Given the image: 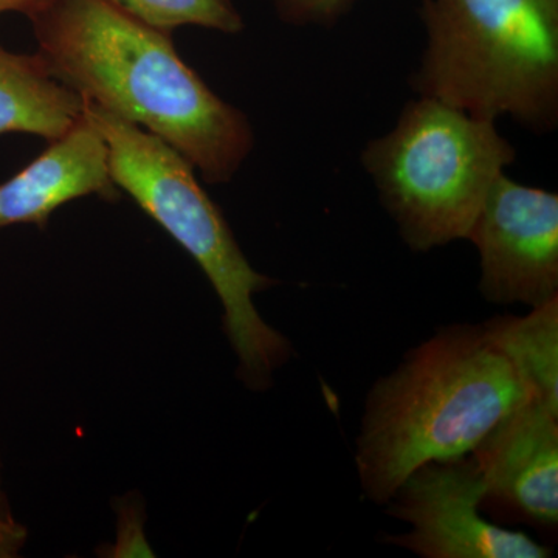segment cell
Instances as JSON below:
<instances>
[{
    "mask_svg": "<svg viewBox=\"0 0 558 558\" xmlns=\"http://www.w3.org/2000/svg\"><path fill=\"white\" fill-rule=\"evenodd\" d=\"M84 113L108 146L110 179L196 260L223 307V330L250 391L274 385L293 357L284 333L266 322L255 296L278 284L253 269L218 204L202 189L193 165L167 142L84 101Z\"/></svg>",
    "mask_w": 558,
    "mask_h": 558,
    "instance_id": "obj_3",
    "label": "cell"
},
{
    "mask_svg": "<svg viewBox=\"0 0 558 558\" xmlns=\"http://www.w3.org/2000/svg\"><path fill=\"white\" fill-rule=\"evenodd\" d=\"M483 323L534 399L558 410V299Z\"/></svg>",
    "mask_w": 558,
    "mask_h": 558,
    "instance_id": "obj_11",
    "label": "cell"
},
{
    "mask_svg": "<svg viewBox=\"0 0 558 558\" xmlns=\"http://www.w3.org/2000/svg\"><path fill=\"white\" fill-rule=\"evenodd\" d=\"M27 17L36 53L84 101L157 135L205 182L241 170L255 146L247 116L180 58L170 32L112 0H40Z\"/></svg>",
    "mask_w": 558,
    "mask_h": 558,
    "instance_id": "obj_1",
    "label": "cell"
},
{
    "mask_svg": "<svg viewBox=\"0 0 558 558\" xmlns=\"http://www.w3.org/2000/svg\"><path fill=\"white\" fill-rule=\"evenodd\" d=\"M427 43L411 84L472 116L524 130L558 123V0H422Z\"/></svg>",
    "mask_w": 558,
    "mask_h": 558,
    "instance_id": "obj_4",
    "label": "cell"
},
{
    "mask_svg": "<svg viewBox=\"0 0 558 558\" xmlns=\"http://www.w3.org/2000/svg\"><path fill=\"white\" fill-rule=\"evenodd\" d=\"M40 0H0V16L5 13H22L27 16Z\"/></svg>",
    "mask_w": 558,
    "mask_h": 558,
    "instance_id": "obj_15",
    "label": "cell"
},
{
    "mask_svg": "<svg viewBox=\"0 0 558 558\" xmlns=\"http://www.w3.org/2000/svg\"><path fill=\"white\" fill-rule=\"evenodd\" d=\"M121 9L163 32L185 25L222 33L244 31V21L231 0H112Z\"/></svg>",
    "mask_w": 558,
    "mask_h": 558,
    "instance_id": "obj_12",
    "label": "cell"
},
{
    "mask_svg": "<svg viewBox=\"0 0 558 558\" xmlns=\"http://www.w3.org/2000/svg\"><path fill=\"white\" fill-rule=\"evenodd\" d=\"M468 241L480 255L487 303L529 310L558 299V196L502 172L488 191Z\"/></svg>",
    "mask_w": 558,
    "mask_h": 558,
    "instance_id": "obj_7",
    "label": "cell"
},
{
    "mask_svg": "<svg viewBox=\"0 0 558 558\" xmlns=\"http://www.w3.org/2000/svg\"><path fill=\"white\" fill-rule=\"evenodd\" d=\"M357 0H275L278 16L292 25L336 24Z\"/></svg>",
    "mask_w": 558,
    "mask_h": 558,
    "instance_id": "obj_13",
    "label": "cell"
},
{
    "mask_svg": "<svg viewBox=\"0 0 558 558\" xmlns=\"http://www.w3.org/2000/svg\"><path fill=\"white\" fill-rule=\"evenodd\" d=\"M31 532L17 520L5 487L2 454H0V558H16L27 546Z\"/></svg>",
    "mask_w": 558,
    "mask_h": 558,
    "instance_id": "obj_14",
    "label": "cell"
},
{
    "mask_svg": "<svg viewBox=\"0 0 558 558\" xmlns=\"http://www.w3.org/2000/svg\"><path fill=\"white\" fill-rule=\"evenodd\" d=\"M529 400L484 323L436 329L366 395L354 453L363 497L387 505L411 472L472 453Z\"/></svg>",
    "mask_w": 558,
    "mask_h": 558,
    "instance_id": "obj_2",
    "label": "cell"
},
{
    "mask_svg": "<svg viewBox=\"0 0 558 558\" xmlns=\"http://www.w3.org/2000/svg\"><path fill=\"white\" fill-rule=\"evenodd\" d=\"M484 483L472 454L429 461L411 472L385 508L405 534L381 542L422 558H546L553 549L502 527L483 510Z\"/></svg>",
    "mask_w": 558,
    "mask_h": 558,
    "instance_id": "obj_6",
    "label": "cell"
},
{
    "mask_svg": "<svg viewBox=\"0 0 558 558\" xmlns=\"http://www.w3.org/2000/svg\"><path fill=\"white\" fill-rule=\"evenodd\" d=\"M98 196L113 202L108 146L86 113L78 123L13 178L0 183V230L32 223L44 230L62 205Z\"/></svg>",
    "mask_w": 558,
    "mask_h": 558,
    "instance_id": "obj_9",
    "label": "cell"
},
{
    "mask_svg": "<svg viewBox=\"0 0 558 558\" xmlns=\"http://www.w3.org/2000/svg\"><path fill=\"white\" fill-rule=\"evenodd\" d=\"M517 159L497 121L418 97L388 134L371 140L362 165L411 252L468 240L495 180Z\"/></svg>",
    "mask_w": 558,
    "mask_h": 558,
    "instance_id": "obj_5",
    "label": "cell"
},
{
    "mask_svg": "<svg viewBox=\"0 0 558 558\" xmlns=\"http://www.w3.org/2000/svg\"><path fill=\"white\" fill-rule=\"evenodd\" d=\"M83 116V97L54 78L38 53L0 46V135L32 134L53 143Z\"/></svg>",
    "mask_w": 558,
    "mask_h": 558,
    "instance_id": "obj_10",
    "label": "cell"
},
{
    "mask_svg": "<svg viewBox=\"0 0 558 558\" xmlns=\"http://www.w3.org/2000/svg\"><path fill=\"white\" fill-rule=\"evenodd\" d=\"M484 483L483 510L498 520L558 526V410L529 400L472 450Z\"/></svg>",
    "mask_w": 558,
    "mask_h": 558,
    "instance_id": "obj_8",
    "label": "cell"
}]
</instances>
